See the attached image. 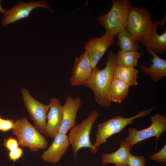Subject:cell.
<instances>
[{
	"label": "cell",
	"instance_id": "cell-12",
	"mask_svg": "<svg viewBox=\"0 0 166 166\" xmlns=\"http://www.w3.org/2000/svg\"><path fill=\"white\" fill-rule=\"evenodd\" d=\"M48 149L41 156L42 160L50 163L56 164L67 152L70 144L66 134L58 132Z\"/></svg>",
	"mask_w": 166,
	"mask_h": 166
},
{
	"label": "cell",
	"instance_id": "cell-18",
	"mask_svg": "<svg viewBox=\"0 0 166 166\" xmlns=\"http://www.w3.org/2000/svg\"><path fill=\"white\" fill-rule=\"evenodd\" d=\"M138 74V70L134 68L116 66L113 78L119 79L129 86L137 85L136 80Z\"/></svg>",
	"mask_w": 166,
	"mask_h": 166
},
{
	"label": "cell",
	"instance_id": "cell-24",
	"mask_svg": "<svg viewBox=\"0 0 166 166\" xmlns=\"http://www.w3.org/2000/svg\"><path fill=\"white\" fill-rule=\"evenodd\" d=\"M3 144L9 151L16 148L19 147V145L18 140L11 136L5 139L4 140Z\"/></svg>",
	"mask_w": 166,
	"mask_h": 166
},
{
	"label": "cell",
	"instance_id": "cell-25",
	"mask_svg": "<svg viewBox=\"0 0 166 166\" xmlns=\"http://www.w3.org/2000/svg\"><path fill=\"white\" fill-rule=\"evenodd\" d=\"M23 154L22 149L18 147L14 150L9 151L8 156L10 160L15 162L22 157Z\"/></svg>",
	"mask_w": 166,
	"mask_h": 166
},
{
	"label": "cell",
	"instance_id": "cell-11",
	"mask_svg": "<svg viewBox=\"0 0 166 166\" xmlns=\"http://www.w3.org/2000/svg\"><path fill=\"white\" fill-rule=\"evenodd\" d=\"M81 105L79 97L74 98L68 96L62 106V119L58 132L66 134L69 130L76 124V119L78 110Z\"/></svg>",
	"mask_w": 166,
	"mask_h": 166
},
{
	"label": "cell",
	"instance_id": "cell-28",
	"mask_svg": "<svg viewBox=\"0 0 166 166\" xmlns=\"http://www.w3.org/2000/svg\"><path fill=\"white\" fill-rule=\"evenodd\" d=\"M3 120L1 115H0V131H1Z\"/></svg>",
	"mask_w": 166,
	"mask_h": 166
},
{
	"label": "cell",
	"instance_id": "cell-16",
	"mask_svg": "<svg viewBox=\"0 0 166 166\" xmlns=\"http://www.w3.org/2000/svg\"><path fill=\"white\" fill-rule=\"evenodd\" d=\"M131 148L125 141L120 140V147L115 152L111 153L105 152L101 157V164L104 165L109 163H113L114 166H127L130 154Z\"/></svg>",
	"mask_w": 166,
	"mask_h": 166
},
{
	"label": "cell",
	"instance_id": "cell-4",
	"mask_svg": "<svg viewBox=\"0 0 166 166\" xmlns=\"http://www.w3.org/2000/svg\"><path fill=\"white\" fill-rule=\"evenodd\" d=\"M12 133L21 147H27L31 151L36 152L47 146L46 139L26 117H21L14 122Z\"/></svg>",
	"mask_w": 166,
	"mask_h": 166
},
{
	"label": "cell",
	"instance_id": "cell-10",
	"mask_svg": "<svg viewBox=\"0 0 166 166\" xmlns=\"http://www.w3.org/2000/svg\"><path fill=\"white\" fill-rule=\"evenodd\" d=\"M114 38L104 34L101 37L92 38L85 43L84 49L93 69L107 49L114 42Z\"/></svg>",
	"mask_w": 166,
	"mask_h": 166
},
{
	"label": "cell",
	"instance_id": "cell-1",
	"mask_svg": "<svg viewBox=\"0 0 166 166\" xmlns=\"http://www.w3.org/2000/svg\"><path fill=\"white\" fill-rule=\"evenodd\" d=\"M116 62V55L109 52L105 67L101 69L95 67L90 77L83 84L92 90L95 101L102 107H108L111 105L109 90L113 78Z\"/></svg>",
	"mask_w": 166,
	"mask_h": 166
},
{
	"label": "cell",
	"instance_id": "cell-15",
	"mask_svg": "<svg viewBox=\"0 0 166 166\" xmlns=\"http://www.w3.org/2000/svg\"><path fill=\"white\" fill-rule=\"evenodd\" d=\"M158 21L154 23L152 26L140 41L141 44L155 53L164 54L166 51V30L161 34H159L157 28Z\"/></svg>",
	"mask_w": 166,
	"mask_h": 166
},
{
	"label": "cell",
	"instance_id": "cell-27",
	"mask_svg": "<svg viewBox=\"0 0 166 166\" xmlns=\"http://www.w3.org/2000/svg\"><path fill=\"white\" fill-rule=\"evenodd\" d=\"M164 17L163 18L161 19L160 21H158L159 25H160L162 29H163L164 26L165 24L166 19V12L164 14Z\"/></svg>",
	"mask_w": 166,
	"mask_h": 166
},
{
	"label": "cell",
	"instance_id": "cell-6",
	"mask_svg": "<svg viewBox=\"0 0 166 166\" xmlns=\"http://www.w3.org/2000/svg\"><path fill=\"white\" fill-rule=\"evenodd\" d=\"M152 124L148 128L138 130L134 127L128 129V136L124 140L131 148L136 144L152 136L156 137V148L158 139L161 134L166 131V118L157 113L151 118Z\"/></svg>",
	"mask_w": 166,
	"mask_h": 166
},
{
	"label": "cell",
	"instance_id": "cell-17",
	"mask_svg": "<svg viewBox=\"0 0 166 166\" xmlns=\"http://www.w3.org/2000/svg\"><path fill=\"white\" fill-rule=\"evenodd\" d=\"M147 50L152 57L150 60L152 64H150L151 66L148 67L142 65L140 68L145 73L150 76L154 82H156L166 76V60L159 57L150 49H147Z\"/></svg>",
	"mask_w": 166,
	"mask_h": 166
},
{
	"label": "cell",
	"instance_id": "cell-3",
	"mask_svg": "<svg viewBox=\"0 0 166 166\" xmlns=\"http://www.w3.org/2000/svg\"><path fill=\"white\" fill-rule=\"evenodd\" d=\"M100 114L99 111L93 110L87 118L70 129L68 137L75 160L78 151L82 148L90 149V153L93 154L98 151L99 148L95 147L91 143L90 135L93 125Z\"/></svg>",
	"mask_w": 166,
	"mask_h": 166
},
{
	"label": "cell",
	"instance_id": "cell-29",
	"mask_svg": "<svg viewBox=\"0 0 166 166\" xmlns=\"http://www.w3.org/2000/svg\"><path fill=\"white\" fill-rule=\"evenodd\" d=\"M6 10L3 9L1 6V0H0V12H2L3 14L6 11Z\"/></svg>",
	"mask_w": 166,
	"mask_h": 166
},
{
	"label": "cell",
	"instance_id": "cell-22",
	"mask_svg": "<svg viewBox=\"0 0 166 166\" xmlns=\"http://www.w3.org/2000/svg\"><path fill=\"white\" fill-rule=\"evenodd\" d=\"M146 160L145 157L142 155L135 156L130 154L127 166H147L145 164Z\"/></svg>",
	"mask_w": 166,
	"mask_h": 166
},
{
	"label": "cell",
	"instance_id": "cell-20",
	"mask_svg": "<svg viewBox=\"0 0 166 166\" xmlns=\"http://www.w3.org/2000/svg\"><path fill=\"white\" fill-rule=\"evenodd\" d=\"M118 40L116 44L120 48V50L124 51H138L140 46L137 41L126 28L118 34Z\"/></svg>",
	"mask_w": 166,
	"mask_h": 166
},
{
	"label": "cell",
	"instance_id": "cell-8",
	"mask_svg": "<svg viewBox=\"0 0 166 166\" xmlns=\"http://www.w3.org/2000/svg\"><path fill=\"white\" fill-rule=\"evenodd\" d=\"M21 92L24 105L34 124V127L40 132L44 134L47 113L50 105H44L34 99L26 89L22 88Z\"/></svg>",
	"mask_w": 166,
	"mask_h": 166
},
{
	"label": "cell",
	"instance_id": "cell-21",
	"mask_svg": "<svg viewBox=\"0 0 166 166\" xmlns=\"http://www.w3.org/2000/svg\"><path fill=\"white\" fill-rule=\"evenodd\" d=\"M141 54L138 51H124L119 50L116 55V66L134 68L137 65Z\"/></svg>",
	"mask_w": 166,
	"mask_h": 166
},
{
	"label": "cell",
	"instance_id": "cell-19",
	"mask_svg": "<svg viewBox=\"0 0 166 166\" xmlns=\"http://www.w3.org/2000/svg\"><path fill=\"white\" fill-rule=\"evenodd\" d=\"M129 86L113 78L109 90V97L112 102L121 103L128 95Z\"/></svg>",
	"mask_w": 166,
	"mask_h": 166
},
{
	"label": "cell",
	"instance_id": "cell-2",
	"mask_svg": "<svg viewBox=\"0 0 166 166\" xmlns=\"http://www.w3.org/2000/svg\"><path fill=\"white\" fill-rule=\"evenodd\" d=\"M112 6L108 13L97 18L105 28V35L114 38L126 28L130 10L132 6L129 0H112Z\"/></svg>",
	"mask_w": 166,
	"mask_h": 166
},
{
	"label": "cell",
	"instance_id": "cell-7",
	"mask_svg": "<svg viewBox=\"0 0 166 166\" xmlns=\"http://www.w3.org/2000/svg\"><path fill=\"white\" fill-rule=\"evenodd\" d=\"M154 23L147 9L132 6L129 14L126 29L139 42L150 30Z\"/></svg>",
	"mask_w": 166,
	"mask_h": 166
},
{
	"label": "cell",
	"instance_id": "cell-5",
	"mask_svg": "<svg viewBox=\"0 0 166 166\" xmlns=\"http://www.w3.org/2000/svg\"><path fill=\"white\" fill-rule=\"evenodd\" d=\"M155 108L154 107L144 110L129 118L117 116L99 124L98 126L96 138L93 145L95 147L98 148L100 145L106 142L110 136L121 132L128 125L132 124L134 119L148 115Z\"/></svg>",
	"mask_w": 166,
	"mask_h": 166
},
{
	"label": "cell",
	"instance_id": "cell-23",
	"mask_svg": "<svg viewBox=\"0 0 166 166\" xmlns=\"http://www.w3.org/2000/svg\"><path fill=\"white\" fill-rule=\"evenodd\" d=\"M149 159L161 164H166V144L157 153L151 155Z\"/></svg>",
	"mask_w": 166,
	"mask_h": 166
},
{
	"label": "cell",
	"instance_id": "cell-9",
	"mask_svg": "<svg viewBox=\"0 0 166 166\" xmlns=\"http://www.w3.org/2000/svg\"><path fill=\"white\" fill-rule=\"evenodd\" d=\"M38 7L44 8L54 12L53 9L46 1L36 2L32 0L28 3L21 1L8 10H6L3 14V18L1 21L2 26L5 27L9 24L29 17L31 12Z\"/></svg>",
	"mask_w": 166,
	"mask_h": 166
},
{
	"label": "cell",
	"instance_id": "cell-13",
	"mask_svg": "<svg viewBox=\"0 0 166 166\" xmlns=\"http://www.w3.org/2000/svg\"><path fill=\"white\" fill-rule=\"evenodd\" d=\"M92 68L86 52L85 51L75 58L69 81L73 86L83 85L91 77Z\"/></svg>",
	"mask_w": 166,
	"mask_h": 166
},
{
	"label": "cell",
	"instance_id": "cell-14",
	"mask_svg": "<svg viewBox=\"0 0 166 166\" xmlns=\"http://www.w3.org/2000/svg\"><path fill=\"white\" fill-rule=\"evenodd\" d=\"M50 107L47 115L44 134L54 139L58 132L62 119V106L59 99L55 97L49 100Z\"/></svg>",
	"mask_w": 166,
	"mask_h": 166
},
{
	"label": "cell",
	"instance_id": "cell-26",
	"mask_svg": "<svg viewBox=\"0 0 166 166\" xmlns=\"http://www.w3.org/2000/svg\"><path fill=\"white\" fill-rule=\"evenodd\" d=\"M14 126V122L11 119H3L1 131L3 132H7L12 129Z\"/></svg>",
	"mask_w": 166,
	"mask_h": 166
}]
</instances>
